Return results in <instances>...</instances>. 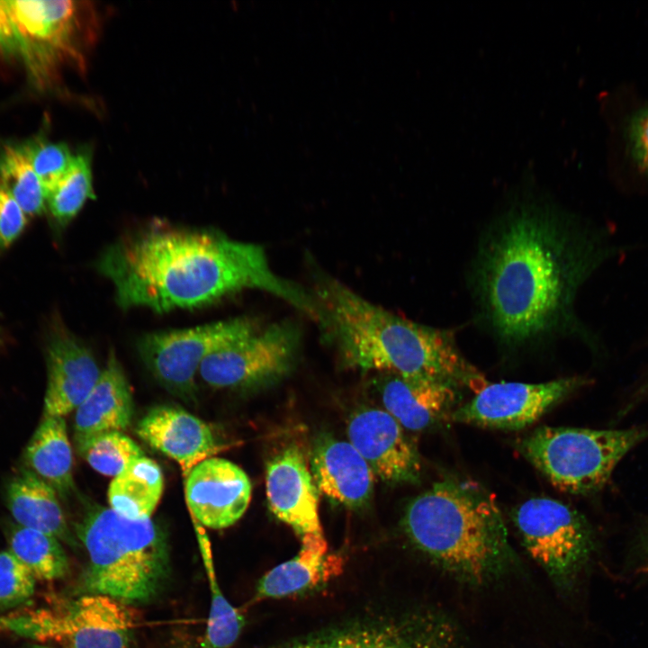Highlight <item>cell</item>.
<instances>
[{
    "label": "cell",
    "instance_id": "1",
    "mask_svg": "<svg viewBox=\"0 0 648 648\" xmlns=\"http://www.w3.org/2000/svg\"><path fill=\"white\" fill-rule=\"evenodd\" d=\"M601 250L567 217L547 208H515L486 231L472 267L483 323L502 346L521 349L575 326L579 288Z\"/></svg>",
    "mask_w": 648,
    "mask_h": 648
},
{
    "label": "cell",
    "instance_id": "2",
    "mask_svg": "<svg viewBox=\"0 0 648 648\" xmlns=\"http://www.w3.org/2000/svg\"><path fill=\"white\" fill-rule=\"evenodd\" d=\"M96 268L123 310L208 305L244 289L267 292L317 320L312 293L278 276L264 248L212 230L150 228L110 245Z\"/></svg>",
    "mask_w": 648,
    "mask_h": 648
},
{
    "label": "cell",
    "instance_id": "3",
    "mask_svg": "<svg viewBox=\"0 0 648 648\" xmlns=\"http://www.w3.org/2000/svg\"><path fill=\"white\" fill-rule=\"evenodd\" d=\"M312 295L317 322L346 367L472 390L483 377L463 357L450 331L398 316L328 275L317 277Z\"/></svg>",
    "mask_w": 648,
    "mask_h": 648
},
{
    "label": "cell",
    "instance_id": "4",
    "mask_svg": "<svg viewBox=\"0 0 648 648\" xmlns=\"http://www.w3.org/2000/svg\"><path fill=\"white\" fill-rule=\"evenodd\" d=\"M402 526L418 550L472 582L497 576L514 559L496 499L471 480L433 484L408 504Z\"/></svg>",
    "mask_w": 648,
    "mask_h": 648
},
{
    "label": "cell",
    "instance_id": "5",
    "mask_svg": "<svg viewBox=\"0 0 648 648\" xmlns=\"http://www.w3.org/2000/svg\"><path fill=\"white\" fill-rule=\"evenodd\" d=\"M75 532L88 555L80 594L104 595L130 606L151 601L165 587L168 542L151 518L133 520L94 505Z\"/></svg>",
    "mask_w": 648,
    "mask_h": 648
},
{
    "label": "cell",
    "instance_id": "6",
    "mask_svg": "<svg viewBox=\"0 0 648 648\" xmlns=\"http://www.w3.org/2000/svg\"><path fill=\"white\" fill-rule=\"evenodd\" d=\"M87 4L0 0V56L20 62L42 87L66 65L81 68L94 34Z\"/></svg>",
    "mask_w": 648,
    "mask_h": 648
},
{
    "label": "cell",
    "instance_id": "7",
    "mask_svg": "<svg viewBox=\"0 0 648 648\" xmlns=\"http://www.w3.org/2000/svg\"><path fill=\"white\" fill-rule=\"evenodd\" d=\"M646 437L644 428L540 427L519 442L518 449L559 490L587 494L603 487L624 455Z\"/></svg>",
    "mask_w": 648,
    "mask_h": 648
},
{
    "label": "cell",
    "instance_id": "8",
    "mask_svg": "<svg viewBox=\"0 0 648 648\" xmlns=\"http://www.w3.org/2000/svg\"><path fill=\"white\" fill-rule=\"evenodd\" d=\"M127 606L98 594H80L56 608L3 619L0 626L60 648H129L135 628Z\"/></svg>",
    "mask_w": 648,
    "mask_h": 648
},
{
    "label": "cell",
    "instance_id": "9",
    "mask_svg": "<svg viewBox=\"0 0 648 648\" xmlns=\"http://www.w3.org/2000/svg\"><path fill=\"white\" fill-rule=\"evenodd\" d=\"M513 521L529 555L562 590H569L595 548L586 518L562 501L548 497L526 500Z\"/></svg>",
    "mask_w": 648,
    "mask_h": 648
},
{
    "label": "cell",
    "instance_id": "10",
    "mask_svg": "<svg viewBox=\"0 0 648 648\" xmlns=\"http://www.w3.org/2000/svg\"><path fill=\"white\" fill-rule=\"evenodd\" d=\"M258 329L249 318H235L191 328L153 332L139 339V354L149 372L170 392L189 399L195 376L213 352Z\"/></svg>",
    "mask_w": 648,
    "mask_h": 648
},
{
    "label": "cell",
    "instance_id": "11",
    "mask_svg": "<svg viewBox=\"0 0 648 648\" xmlns=\"http://www.w3.org/2000/svg\"><path fill=\"white\" fill-rule=\"evenodd\" d=\"M300 338L295 324H272L211 354L198 374L213 388H250L274 382L292 366Z\"/></svg>",
    "mask_w": 648,
    "mask_h": 648
},
{
    "label": "cell",
    "instance_id": "12",
    "mask_svg": "<svg viewBox=\"0 0 648 648\" xmlns=\"http://www.w3.org/2000/svg\"><path fill=\"white\" fill-rule=\"evenodd\" d=\"M589 380L572 376L538 383L486 381L467 403L450 416L457 423L518 430L539 420Z\"/></svg>",
    "mask_w": 648,
    "mask_h": 648
},
{
    "label": "cell",
    "instance_id": "13",
    "mask_svg": "<svg viewBox=\"0 0 648 648\" xmlns=\"http://www.w3.org/2000/svg\"><path fill=\"white\" fill-rule=\"evenodd\" d=\"M347 436L382 481L390 484L419 481L418 452L404 428L384 410L364 408L356 411L347 423Z\"/></svg>",
    "mask_w": 648,
    "mask_h": 648
},
{
    "label": "cell",
    "instance_id": "14",
    "mask_svg": "<svg viewBox=\"0 0 648 648\" xmlns=\"http://www.w3.org/2000/svg\"><path fill=\"white\" fill-rule=\"evenodd\" d=\"M251 493L247 473L234 463L215 456L194 466L184 482L185 500L193 517L212 529L235 524L246 512Z\"/></svg>",
    "mask_w": 648,
    "mask_h": 648
},
{
    "label": "cell",
    "instance_id": "15",
    "mask_svg": "<svg viewBox=\"0 0 648 648\" xmlns=\"http://www.w3.org/2000/svg\"><path fill=\"white\" fill-rule=\"evenodd\" d=\"M266 491L269 509L302 538L323 535L320 515V491L302 449L292 444L266 464Z\"/></svg>",
    "mask_w": 648,
    "mask_h": 648
},
{
    "label": "cell",
    "instance_id": "16",
    "mask_svg": "<svg viewBox=\"0 0 648 648\" xmlns=\"http://www.w3.org/2000/svg\"><path fill=\"white\" fill-rule=\"evenodd\" d=\"M47 338L43 417L64 418L88 396L103 368L90 349L60 323L51 327Z\"/></svg>",
    "mask_w": 648,
    "mask_h": 648
},
{
    "label": "cell",
    "instance_id": "17",
    "mask_svg": "<svg viewBox=\"0 0 648 648\" xmlns=\"http://www.w3.org/2000/svg\"><path fill=\"white\" fill-rule=\"evenodd\" d=\"M135 432L151 448L176 461L184 478L198 464L227 447L206 422L176 406L151 408Z\"/></svg>",
    "mask_w": 648,
    "mask_h": 648
},
{
    "label": "cell",
    "instance_id": "18",
    "mask_svg": "<svg viewBox=\"0 0 648 648\" xmlns=\"http://www.w3.org/2000/svg\"><path fill=\"white\" fill-rule=\"evenodd\" d=\"M375 387L384 410L407 430H424L451 416L458 387L439 380L376 373Z\"/></svg>",
    "mask_w": 648,
    "mask_h": 648
},
{
    "label": "cell",
    "instance_id": "19",
    "mask_svg": "<svg viewBox=\"0 0 648 648\" xmlns=\"http://www.w3.org/2000/svg\"><path fill=\"white\" fill-rule=\"evenodd\" d=\"M309 464L320 493L327 498L350 509H361L370 502L375 475L349 441L322 436Z\"/></svg>",
    "mask_w": 648,
    "mask_h": 648
},
{
    "label": "cell",
    "instance_id": "20",
    "mask_svg": "<svg viewBox=\"0 0 648 648\" xmlns=\"http://www.w3.org/2000/svg\"><path fill=\"white\" fill-rule=\"evenodd\" d=\"M417 619L379 617L357 620L274 648H438Z\"/></svg>",
    "mask_w": 648,
    "mask_h": 648
},
{
    "label": "cell",
    "instance_id": "21",
    "mask_svg": "<svg viewBox=\"0 0 648 648\" xmlns=\"http://www.w3.org/2000/svg\"><path fill=\"white\" fill-rule=\"evenodd\" d=\"M134 413L133 395L112 351L94 389L77 407L74 418L76 448L99 434L126 430Z\"/></svg>",
    "mask_w": 648,
    "mask_h": 648
},
{
    "label": "cell",
    "instance_id": "22",
    "mask_svg": "<svg viewBox=\"0 0 648 648\" xmlns=\"http://www.w3.org/2000/svg\"><path fill=\"white\" fill-rule=\"evenodd\" d=\"M7 506L16 524L74 544L57 492L29 469L22 470L8 484Z\"/></svg>",
    "mask_w": 648,
    "mask_h": 648
},
{
    "label": "cell",
    "instance_id": "23",
    "mask_svg": "<svg viewBox=\"0 0 648 648\" xmlns=\"http://www.w3.org/2000/svg\"><path fill=\"white\" fill-rule=\"evenodd\" d=\"M328 544L320 535L302 537L299 553L267 572L258 581L255 598H284L303 591L324 580L337 562L327 556Z\"/></svg>",
    "mask_w": 648,
    "mask_h": 648
},
{
    "label": "cell",
    "instance_id": "24",
    "mask_svg": "<svg viewBox=\"0 0 648 648\" xmlns=\"http://www.w3.org/2000/svg\"><path fill=\"white\" fill-rule=\"evenodd\" d=\"M29 470L61 497L71 492L73 454L67 425L62 417H43L24 453Z\"/></svg>",
    "mask_w": 648,
    "mask_h": 648
},
{
    "label": "cell",
    "instance_id": "25",
    "mask_svg": "<svg viewBox=\"0 0 648 648\" xmlns=\"http://www.w3.org/2000/svg\"><path fill=\"white\" fill-rule=\"evenodd\" d=\"M164 490L159 465L148 457L130 464L113 477L108 488L110 508L130 519H148L154 513Z\"/></svg>",
    "mask_w": 648,
    "mask_h": 648
},
{
    "label": "cell",
    "instance_id": "26",
    "mask_svg": "<svg viewBox=\"0 0 648 648\" xmlns=\"http://www.w3.org/2000/svg\"><path fill=\"white\" fill-rule=\"evenodd\" d=\"M46 212L61 227L68 224L86 202L94 198L92 149L85 147L74 154L69 168L45 190Z\"/></svg>",
    "mask_w": 648,
    "mask_h": 648
},
{
    "label": "cell",
    "instance_id": "27",
    "mask_svg": "<svg viewBox=\"0 0 648 648\" xmlns=\"http://www.w3.org/2000/svg\"><path fill=\"white\" fill-rule=\"evenodd\" d=\"M9 551L32 573L36 580L65 577L68 559L60 541L49 534L14 525L8 532Z\"/></svg>",
    "mask_w": 648,
    "mask_h": 648
},
{
    "label": "cell",
    "instance_id": "28",
    "mask_svg": "<svg viewBox=\"0 0 648 648\" xmlns=\"http://www.w3.org/2000/svg\"><path fill=\"white\" fill-rule=\"evenodd\" d=\"M205 537L200 539L202 556L210 586L211 603L203 634L195 648H230L244 626V616L224 596L214 570Z\"/></svg>",
    "mask_w": 648,
    "mask_h": 648
},
{
    "label": "cell",
    "instance_id": "29",
    "mask_svg": "<svg viewBox=\"0 0 648 648\" xmlns=\"http://www.w3.org/2000/svg\"><path fill=\"white\" fill-rule=\"evenodd\" d=\"M0 184L28 218L46 212L44 186L19 143L0 142Z\"/></svg>",
    "mask_w": 648,
    "mask_h": 648
},
{
    "label": "cell",
    "instance_id": "30",
    "mask_svg": "<svg viewBox=\"0 0 648 648\" xmlns=\"http://www.w3.org/2000/svg\"><path fill=\"white\" fill-rule=\"evenodd\" d=\"M76 449L94 470L113 477L145 456L140 446L122 431L99 434Z\"/></svg>",
    "mask_w": 648,
    "mask_h": 648
},
{
    "label": "cell",
    "instance_id": "31",
    "mask_svg": "<svg viewBox=\"0 0 648 648\" xmlns=\"http://www.w3.org/2000/svg\"><path fill=\"white\" fill-rule=\"evenodd\" d=\"M46 190L69 168L74 154L64 142L37 135L19 143Z\"/></svg>",
    "mask_w": 648,
    "mask_h": 648
},
{
    "label": "cell",
    "instance_id": "32",
    "mask_svg": "<svg viewBox=\"0 0 648 648\" xmlns=\"http://www.w3.org/2000/svg\"><path fill=\"white\" fill-rule=\"evenodd\" d=\"M36 579L9 550L0 551V608H11L29 600Z\"/></svg>",
    "mask_w": 648,
    "mask_h": 648
},
{
    "label": "cell",
    "instance_id": "33",
    "mask_svg": "<svg viewBox=\"0 0 648 648\" xmlns=\"http://www.w3.org/2000/svg\"><path fill=\"white\" fill-rule=\"evenodd\" d=\"M28 216L10 193L0 184V254L23 233Z\"/></svg>",
    "mask_w": 648,
    "mask_h": 648
},
{
    "label": "cell",
    "instance_id": "34",
    "mask_svg": "<svg viewBox=\"0 0 648 648\" xmlns=\"http://www.w3.org/2000/svg\"><path fill=\"white\" fill-rule=\"evenodd\" d=\"M628 140L634 161L642 172L648 174V107L640 110L630 121Z\"/></svg>",
    "mask_w": 648,
    "mask_h": 648
},
{
    "label": "cell",
    "instance_id": "35",
    "mask_svg": "<svg viewBox=\"0 0 648 648\" xmlns=\"http://www.w3.org/2000/svg\"><path fill=\"white\" fill-rule=\"evenodd\" d=\"M640 546L644 554V569L648 571V526L644 530L641 539H640Z\"/></svg>",
    "mask_w": 648,
    "mask_h": 648
},
{
    "label": "cell",
    "instance_id": "36",
    "mask_svg": "<svg viewBox=\"0 0 648 648\" xmlns=\"http://www.w3.org/2000/svg\"><path fill=\"white\" fill-rule=\"evenodd\" d=\"M32 648H44V647H32Z\"/></svg>",
    "mask_w": 648,
    "mask_h": 648
}]
</instances>
